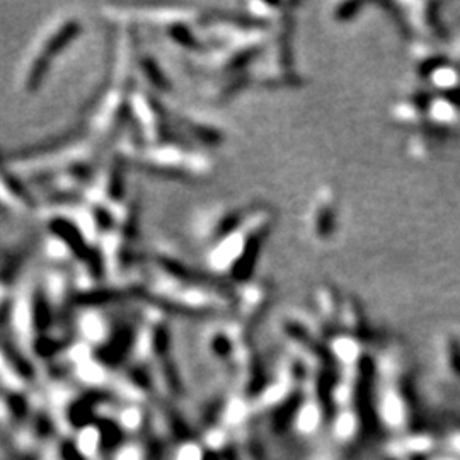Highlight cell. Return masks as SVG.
I'll list each match as a JSON object with an SVG mask.
<instances>
[{
    "mask_svg": "<svg viewBox=\"0 0 460 460\" xmlns=\"http://www.w3.org/2000/svg\"><path fill=\"white\" fill-rule=\"evenodd\" d=\"M128 157L143 169L168 174V176H177L179 179L184 176L193 177L206 174L209 170L205 157L176 143L162 142L155 145H145L143 148H132Z\"/></svg>",
    "mask_w": 460,
    "mask_h": 460,
    "instance_id": "2",
    "label": "cell"
},
{
    "mask_svg": "<svg viewBox=\"0 0 460 460\" xmlns=\"http://www.w3.org/2000/svg\"><path fill=\"white\" fill-rule=\"evenodd\" d=\"M84 31L82 19L77 14L53 17L38 33L35 43L26 53L17 73V87L22 92H33L39 87L51 63L70 46Z\"/></svg>",
    "mask_w": 460,
    "mask_h": 460,
    "instance_id": "1",
    "label": "cell"
},
{
    "mask_svg": "<svg viewBox=\"0 0 460 460\" xmlns=\"http://www.w3.org/2000/svg\"><path fill=\"white\" fill-rule=\"evenodd\" d=\"M31 205L33 202L29 200L28 193L14 179L12 174L6 169L3 161L0 159V211L19 215L29 211Z\"/></svg>",
    "mask_w": 460,
    "mask_h": 460,
    "instance_id": "3",
    "label": "cell"
}]
</instances>
